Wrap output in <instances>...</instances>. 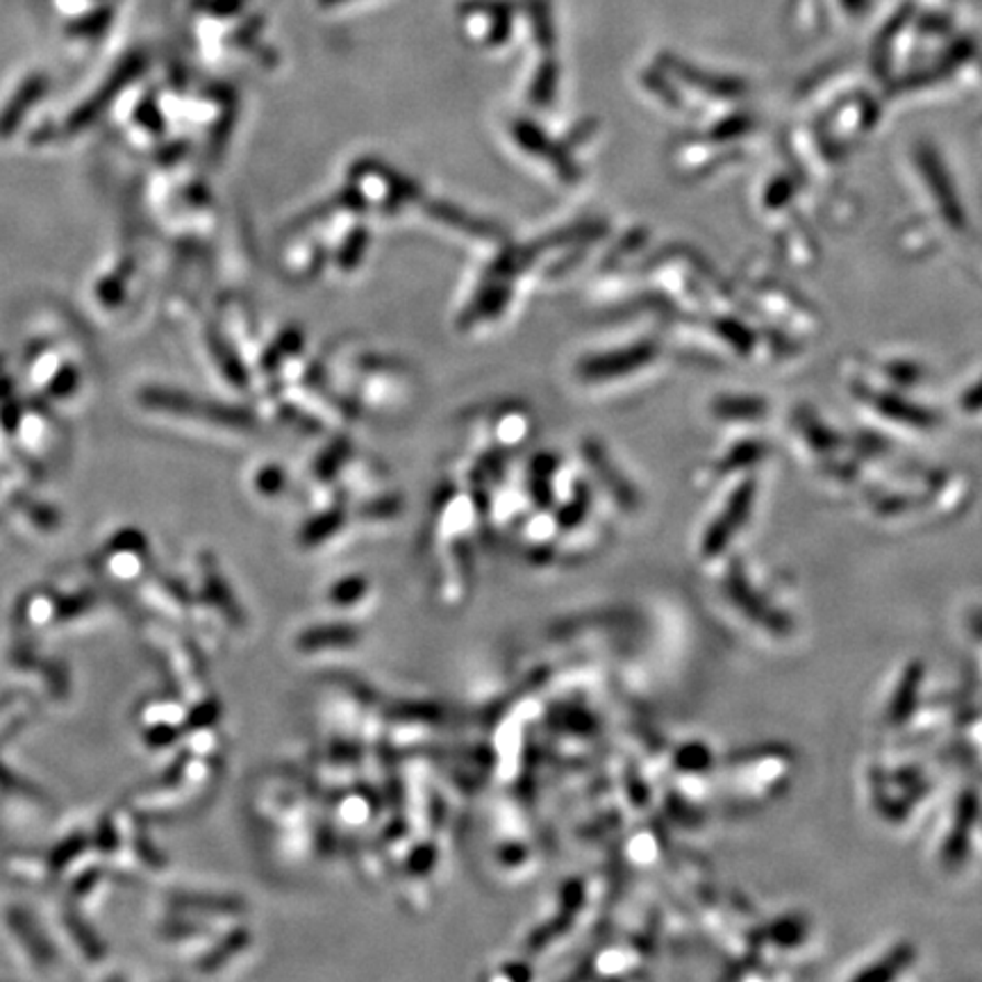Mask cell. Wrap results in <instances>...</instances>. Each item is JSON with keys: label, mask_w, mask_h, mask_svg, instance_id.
<instances>
[{"label": "cell", "mask_w": 982, "mask_h": 982, "mask_svg": "<svg viewBox=\"0 0 982 982\" xmlns=\"http://www.w3.org/2000/svg\"><path fill=\"white\" fill-rule=\"evenodd\" d=\"M0 669L10 676L19 691L34 700V705L66 707L73 700V674L68 664L44 653L32 637L14 633L0 655Z\"/></svg>", "instance_id": "obj_1"}, {"label": "cell", "mask_w": 982, "mask_h": 982, "mask_svg": "<svg viewBox=\"0 0 982 982\" xmlns=\"http://www.w3.org/2000/svg\"><path fill=\"white\" fill-rule=\"evenodd\" d=\"M0 949L21 975L32 980L53 978L62 967L44 919L21 900L0 902Z\"/></svg>", "instance_id": "obj_2"}, {"label": "cell", "mask_w": 982, "mask_h": 982, "mask_svg": "<svg viewBox=\"0 0 982 982\" xmlns=\"http://www.w3.org/2000/svg\"><path fill=\"white\" fill-rule=\"evenodd\" d=\"M42 919L46 923V930L62 962H71L87 978L96 980L114 978V973L109 971L112 969L109 949L103 937L94 930L92 917L87 912L77 910L73 902L57 896L46 902Z\"/></svg>", "instance_id": "obj_3"}, {"label": "cell", "mask_w": 982, "mask_h": 982, "mask_svg": "<svg viewBox=\"0 0 982 982\" xmlns=\"http://www.w3.org/2000/svg\"><path fill=\"white\" fill-rule=\"evenodd\" d=\"M187 700L173 694L146 696L133 712V730L139 749L148 758H165L180 751L182 732L189 721Z\"/></svg>", "instance_id": "obj_4"}, {"label": "cell", "mask_w": 982, "mask_h": 982, "mask_svg": "<svg viewBox=\"0 0 982 982\" xmlns=\"http://www.w3.org/2000/svg\"><path fill=\"white\" fill-rule=\"evenodd\" d=\"M92 562L98 578L119 587H137L152 573L150 543L146 535L135 528L109 535L94 553Z\"/></svg>", "instance_id": "obj_5"}, {"label": "cell", "mask_w": 982, "mask_h": 982, "mask_svg": "<svg viewBox=\"0 0 982 982\" xmlns=\"http://www.w3.org/2000/svg\"><path fill=\"white\" fill-rule=\"evenodd\" d=\"M62 612V594L57 584L39 582L25 587L12 605V627L23 637L53 635Z\"/></svg>", "instance_id": "obj_6"}, {"label": "cell", "mask_w": 982, "mask_h": 982, "mask_svg": "<svg viewBox=\"0 0 982 982\" xmlns=\"http://www.w3.org/2000/svg\"><path fill=\"white\" fill-rule=\"evenodd\" d=\"M137 599L146 610L148 619L167 623H184L191 612V592L189 584L167 576L150 573L146 580L137 584Z\"/></svg>", "instance_id": "obj_7"}, {"label": "cell", "mask_w": 982, "mask_h": 982, "mask_svg": "<svg viewBox=\"0 0 982 982\" xmlns=\"http://www.w3.org/2000/svg\"><path fill=\"white\" fill-rule=\"evenodd\" d=\"M62 612L53 635H68L87 631L96 623L105 621L107 605L98 589L85 580H71V584L60 587Z\"/></svg>", "instance_id": "obj_8"}, {"label": "cell", "mask_w": 982, "mask_h": 982, "mask_svg": "<svg viewBox=\"0 0 982 982\" xmlns=\"http://www.w3.org/2000/svg\"><path fill=\"white\" fill-rule=\"evenodd\" d=\"M360 644V631L352 621L332 619L324 625H307L296 635V651L305 657H328L330 653H348Z\"/></svg>", "instance_id": "obj_9"}, {"label": "cell", "mask_w": 982, "mask_h": 982, "mask_svg": "<svg viewBox=\"0 0 982 982\" xmlns=\"http://www.w3.org/2000/svg\"><path fill=\"white\" fill-rule=\"evenodd\" d=\"M371 603L373 584L367 576H341L324 592V605L332 612V619L352 621V616H362Z\"/></svg>", "instance_id": "obj_10"}, {"label": "cell", "mask_w": 982, "mask_h": 982, "mask_svg": "<svg viewBox=\"0 0 982 982\" xmlns=\"http://www.w3.org/2000/svg\"><path fill=\"white\" fill-rule=\"evenodd\" d=\"M0 869H3L6 878L21 887L30 889H49L53 887V874L49 867L46 851H12L3 859H0Z\"/></svg>", "instance_id": "obj_11"}, {"label": "cell", "mask_w": 982, "mask_h": 982, "mask_svg": "<svg viewBox=\"0 0 982 982\" xmlns=\"http://www.w3.org/2000/svg\"><path fill=\"white\" fill-rule=\"evenodd\" d=\"M460 12L489 17V32H487L489 46L505 44L509 34H513L515 8L509 0H466V3L460 6Z\"/></svg>", "instance_id": "obj_12"}, {"label": "cell", "mask_w": 982, "mask_h": 982, "mask_svg": "<svg viewBox=\"0 0 982 982\" xmlns=\"http://www.w3.org/2000/svg\"><path fill=\"white\" fill-rule=\"evenodd\" d=\"M34 700L19 689L0 694V749L17 739L30 724Z\"/></svg>", "instance_id": "obj_13"}, {"label": "cell", "mask_w": 982, "mask_h": 982, "mask_svg": "<svg viewBox=\"0 0 982 982\" xmlns=\"http://www.w3.org/2000/svg\"><path fill=\"white\" fill-rule=\"evenodd\" d=\"M19 796H25V799L36 801V803L44 801L42 792L30 788L28 780L19 778L12 769L6 767L3 760H0V803L8 801V799H19Z\"/></svg>", "instance_id": "obj_14"}, {"label": "cell", "mask_w": 982, "mask_h": 982, "mask_svg": "<svg viewBox=\"0 0 982 982\" xmlns=\"http://www.w3.org/2000/svg\"><path fill=\"white\" fill-rule=\"evenodd\" d=\"M732 584H730V594L737 599V603L739 601H751L749 605H741L743 610H749V614L751 616H756V621H762V623H767V625H780V619H775V612L773 610H769L767 605L762 608L760 603H758V596L753 594V589L746 584L743 580H730Z\"/></svg>", "instance_id": "obj_15"}, {"label": "cell", "mask_w": 982, "mask_h": 982, "mask_svg": "<svg viewBox=\"0 0 982 982\" xmlns=\"http://www.w3.org/2000/svg\"><path fill=\"white\" fill-rule=\"evenodd\" d=\"M528 10L532 17V32L537 44L551 46L553 44V21H551V6L548 0H528Z\"/></svg>", "instance_id": "obj_16"}, {"label": "cell", "mask_w": 982, "mask_h": 982, "mask_svg": "<svg viewBox=\"0 0 982 982\" xmlns=\"http://www.w3.org/2000/svg\"><path fill=\"white\" fill-rule=\"evenodd\" d=\"M249 0H199V8L217 19H230L240 17L244 12Z\"/></svg>", "instance_id": "obj_17"}, {"label": "cell", "mask_w": 982, "mask_h": 982, "mask_svg": "<svg viewBox=\"0 0 982 982\" xmlns=\"http://www.w3.org/2000/svg\"><path fill=\"white\" fill-rule=\"evenodd\" d=\"M553 89H556V66L551 62H546L535 77L532 92H535V98L546 101V98H551Z\"/></svg>", "instance_id": "obj_18"}, {"label": "cell", "mask_w": 982, "mask_h": 982, "mask_svg": "<svg viewBox=\"0 0 982 982\" xmlns=\"http://www.w3.org/2000/svg\"><path fill=\"white\" fill-rule=\"evenodd\" d=\"M264 28V17L262 14H255V17H251L249 21H244L237 30L232 32V39L230 42L234 44V46H249L253 39L260 34V30Z\"/></svg>", "instance_id": "obj_19"}, {"label": "cell", "mask_w": 982, "mask_h": 982, "mask_svg": "<svg viewBox=\"0 0 982 982\" xmlns=\"http://www.w3.org/2000/svg\"><path fill=\"white\" fill-rule=\"evenodd\" d=\"M346 3H350V0H319V6H321V8H328V10L339 8V6H346Z\"/></svg>", "instance_id": "obj_20"}]
</instances>
